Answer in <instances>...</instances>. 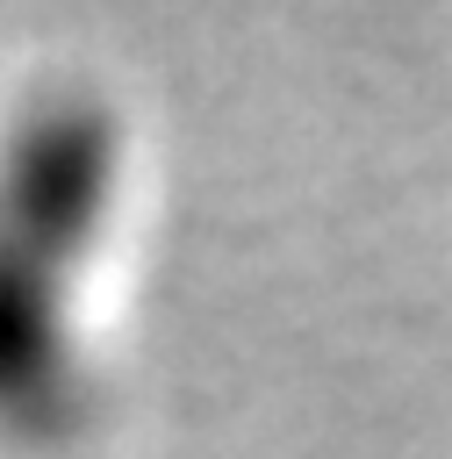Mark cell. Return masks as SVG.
I'll return each instance as SVG.
<instances>
[{
    "label": "cell",
    "mask_w": 452,
    "mask_h": 459,
    "mask_svg": "<svg viewBox=\"0 0 452 459\" xmlns=\"http://www.w3.org/2000/svg\"><path fill=\"white\" fill-rule=\"evenodd\" d=\"M115 194V122L93 100H50L0 151V430H57L79 409L72 273Z\"/></svg>",
    "instance_id": "6da1fadb"
}]
</instances>
